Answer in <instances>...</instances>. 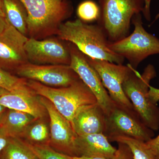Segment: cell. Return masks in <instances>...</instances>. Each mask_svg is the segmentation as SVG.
Segmentation results:
<instances>
[{
	"label": "cell",
	"mask_w": 159,
	"mask_h": 159,
	"mask_svg": "<svg viewBox=\"0 0 159 159\" xmlns=\"http://www.w3.org/2000/svg\"><path fill=\"white\" fill-rule=\"evenodd\" d=\"M57 35L91 58L118 64H122L125 59L110 48V41L100 26L88 25L79 19L67 21L60 26Z\"/></svg>",
	"instance_id": "6da1fadb"
},
{
	"label": "cell",
	"mask_w": 159,
	"mask_h": 159,
	"mask_svg": "<svg viewBox=\"0 0 159 159\" xmlns=\"http://www.w3.org/2000/svg\"><path fill=\"white\" fill-rule=\"evenodd\" d=\"M28 13L27 36L43 39L57 35L63 21L73 9L66 0H20Z\"/></svg>",
	"instance_id": "7a4b0ae2"
},
{
	"label": "cell",
	"mask_w": 159,
	"mask_h": 159,
	"mask_svg": "<svg viewBox=\"0 0 159 159\" xmlns=\"http://www.w3.org/2000/svg\"><path fill=\"white\" fill-rule=\"evenodd\" d=\"M28 85L38 96L49 100L71 124L80 110L97 102L93 92L80 79L64 87H51L29 80Z\"/></svg>",
	"instance_id": "3957f363"
},
{
	"label": "cell",
	"mask_w": 159,
	"mask_h": 159,
	"mask_svg": "<svg viewBox=\"0 0 159 159\" xmlns=\"http://www.w3.org/2000/svg\"><path fill=\"white\" fill-rule=\"evenodd\" d=\"M156 76L154 67L149 64L142 74L134 70L122 85L124 93L142 122L153 131L159 129V107L151 100L148 92L151 81Z\"/></svg>",
	"instance_id": "277c9868"
},
{
	"label": "cell",
	"mask_w": 159,
	"mask_h": 159,
	"mask_svg": "<svg viewBox=\"0 0 159 159\" xmlns=\"http://www.w3.org/2000/svg\"><path fill=\"white\" fill-rule=\"evenodd\" d=\"M99 23L110 42L127 36L133 17L143 11L144 0H98Z\"/></svg>",
	"instance_id": "5b68a950"
},
{
	"label": "cell",
	"mask_w": 159,
	"mask_h": 159,
	"mask_svg": "<svg viewBox=\"0 0 159 159\" xmlns=\"http://www.w3.org/2000/svg\"><path fill=\"white\" fill-rule=\"evenodd\" d=\"M132 22L134 28L132 33L115 42H110L109 48L136 69L148 56L159 54V39L144 29L141 13L135 15Z\"/></svg>",
	"instance_id": "8992f818"
},
{
	"label": "cell",
	"mask_w": 159,
	"mask_h": 159,
	"mask_svg": "<svg viewBox=\"0 0 159 159\" xmlns=\"http://www.w3.org/2000/svg\"><path fill=\"white\" fill-rule=\"evenodd\" d=\"M103 134L109 141L115 137L125 136L146 142L153 138L154 133L143 123L135 110L126 108L115 102L106 116Z\"/></svg>",
	"instance_id": "52a82bcc"
},
{
	"label": "cell",
	"mask_w": 159,
	"mask_h": 159,
	"mask_svg": "<svg viewBox=\"0 0 159 159\" xmlns=\"http://www.w3.org/2000/svg\"><path fill=\"white\" fill-rule=\"evenodd\" d=\"M86 57L90 64L99 74L102 84L108 91L110 96L114 102L126 108L134 110L132 103L124 93L122 85L135 69L129 64L123 66L107 61Z\"/></svg>",
	"instance_id": "ba28073f"
},
{
	"label": "cell",
	"mask_w": 159,
	"mask_h": 159,
	"mask_svg": "<svg viewBox=\"0 0 159 159\" xmlns=\"http://www.w3.org/2000/svg\"><path fill=\"white\" fill-rule=\"evenodd\" d=\"M54 37L28 39L25 50L29 62L37 65H70V43Z\"/></svg>",
	"instance_id": "9c48e42d"
},
{
	"label": "cell",
	"mask_w": 159,
	"mask_h": 159,
	"mask_svg": "<svg viewBox=\"0 0 159 159\" xmlns=\"http://www.w3.org/2000/svg\"><path fill=\"white\" fill-rule=\"evenodd\" d=\"M70 48L71 61L69 66L93 92L98 104L107 116L115 102L106 90L99 74L90 64L85 55L72 43H70Z\"/></svg>",
	"instance_id": "30bf717a"
},
{
	"label": "cell",
	"mask_w": 159,
	"mask_h": 159,
	"mask_svg": "<svg viewBox=\"0 0 159 159\" xmlns=\"http://www.w3.org/2000/svg\"><path fill=\"white\" fill-rule=\"evenodd\" d=\"M15 74L51 87L68 86L80 79L70 66L64 65H37L28 62L20 67Z\"/></svg>",
	"instance_id": "8fae6325"
},
{
	"label": "cell",
	"mask_w": 159,
	"mask_h": 159,
	"mask_svg": "<svg viewBox=\"0 0 159 159\" xmlns=\"http://www.w3.org/2000/svg\"><path fill=\"white\" fill-rule=\"evenodd\" d=\"M28 39L7 20L0 34V67L14 74L20 67L29 62L25 50Z\"/></svg>",
	"instance_id": "7c38bea8"
},
{
	"label": "cell",
	"mask_w": 159,
	"mask_h": 159,
	"mask_svg": "<svg viewBox=\"0 0 159 159\" xmlns=\"http://www.w3.org/2000/svg\"><path fill=\"white\" fill-rule=\"evenodd\" d=\"M39 99L50 118V136L52 145L65 152L66 154L75 157V141L77 135L70 122L48 99L41 96Z\"/></svg>",
	"instance_id": "4fadbf2b"
},
{
	"label": "cell",
	"mask_w": 159,
	"mask_h": 159,
	"mask_svg": "<svg viewBox=\"0 0 159 159\" xmlns=\"http://www.w3.org/2000/svg\"><path fill=\"white\" fill-rule=\"evenodd\" d=\"M71 125L77 136L104 134L106 115L98 102L82 108L73 119Z\"/></svg>",
	"instance_id": "5bb4252c"
},
{
	"label": "cell",
	"mask_w": 159,
	"mask_h": 159,
	"mask_svg": "<svg viewBox=\"0 0 159 159\" xmlns=\"http://www.w3.org/2000/svg\"><path fill=\"white\" fill-rule=\"evenodd\" d=\"M118 149L110 143L102 134L77 136L75 141V157L112 158L116 156Z\"/></svg>",
	"instance_id": "9a60e30c"
},
{
	"label": "cell",
	"mask_w": 159,
	"mask_h": 159,
	"mask_svg": "<svg viewBox=\"0 0 159 159\" xmlns=\"http://www.w3.org/2000/svg\"><path fill=\"white\" fill-rule=\"evenodd\" d=\"M34 92L29 93H9L0 97V104L9 109L30 114L36 120L44 117L47 110L39 97Z\"/></svg>",
	"instance_id": "2e32d148"
},
{
	"label": "cell",
	"mask_w": 159,
	"mask_h": 159,
	"mask_svg": "<svg viewBox=\"0 0 159 159\" xmlns=\"http://www.w3.org/2000/svg\"><path fill=\"white\" fill-rule=\"evenodd\" d=\"M35 120L30 114L8 109L0 126L10 138H18Z\"/></svg>",
	"instance_id": "e0dca14e"
},
{
	"label": "cell",
	"mask_w": 159,
	"mask_h": 159,
	"mask_svg": "<svg viewBox=\"0 0 159 159\" xmlns=\"http://www.w3.org/2000/svg\"><path fill=\"white\" fill-rule=\"evenodd\" d=\"M5 17L8 22L27 36L28 13L20 0H1ZM28 37V36H27Z\"/></svg>",
	"instance_id": "ac0fdd59"
},
{
	"label": "cell",
	"mask_w": 159,
	"mask_h": 159,
	"mask_svg": "<svg viewBox=\"0 0 159 159\" xmlns=\"http://www.w3.org/2000/svg\"><path fill=\"white\" fill-rule=\"evenodd\" d=\"M1 155L4 159H38L28 143L17 138H10Z\"/></svg>",
	"instance_id": "d6986e66"
},
{
	"label": "cell",
	"mask_w": 159,
	"mask_h": 159,
	"mask_svg": "<svg viewBox=\"0 0 159 159\" xmlns=\"http://www.w3.org/2000/svg\"><path fill=\"white\" fill-rule=\"evenodd\" d=\"M0 87L10 93H29L33 92L28 85V80L16 76L1 67Z\"/></svg>",
	"instance_id": "ffe728a7"
},
{
	"label": "cell",
	"mask_w": 159,
	"mask_h": 159,
	"mask_svg": "<svg viewBox=\"0 0 159 159\" xmlns=\"http://www.w3.org/2000/svg\"><path fill=\"white\" fill-rule=\"evenodd\" d=\"M109 141L127 145L130 148L134 159H157L146 142L143 141L125 136L115 137Z\"/></svg>",
	"instance_id": "44dd1931"
},
{
	"label": "cell",
	"mask_w": 159,
	"mask_h": 159,
	"mask_svg": "<svg viewBox=\"0 0 159 159\" xmlns=\"http://www.w3.org/2000/svg\"><path fill=\"white\" fill-rule=\"evenodd\" d=\"M28 139L37 145H46L49 140V129L44 122H38L32 123L25 133ZM24 133V134H25Z\"/></svg>",
	"instance_id": "7402d4cb"
},
{
	"label": "cell",
	"mask_w": 159,
	"mask_h": 159,
	"mask_svg": "<svg viewBox=\"0 0 159 159\" xmlns=\"http://www.w3.org/2000/svg\"><path fill=\"white\" fill-rule=\"evenodd\" d=\"M77 16L84 22H90L99 19L100 9L97 3L91 0L84 1L77 7Z\"/></svg>",
	"instance_id": "603a6c76"
},
{
	"label": "cell",
	"mask_w": 159,
	"mask_h": 159,
	"mask_svg": "<svg viewBox=\"0 0 159 159\" xmlns=\"http://www.w3.org/2000/svg\"><path fill=\"white\" fill-rule=\"evenodd\" d=\"M28 145L38 159H73L70 156L57 152L48 145Z\"/></svg>",
	"instance_id": "cb8c5ba5"
},
{
	"label": "cell",
	"mask_w": 159,
	"mask_h": 159,
	"mask_svg": "<svg viewBox=\"0 0 159 159\" xmlns=\"http://www.w3.org/2000/svg\"><path fill=\"white\" fill-rule=\"evenodd\" d=\"M119 148L116 155L112 158L103 157H72L73 159H134L130 148L125 144L118 143Z\"/></svg>",
	"instance_id": "d4e9b609"
},
{
	"label": "cell",
	"mask_w": 159,
	"mask_h": 159,
	"mask_svg": "<svg viewBox=\"0 0 159 159\" xmlns=\"http://www.w3.org/2000/svg\"><path fill=\"white\" fill-rule=\"evenodd\" d=\"M145 142L157 159H159V135Z\"/></svg>",
	"instance_id": "484cf974"
},
{
	"label": "cell",
	"mask_w": 159,
	"mask_h": 159,
	"mask_svg": "<svg viewBox=\"0 0 159 159\" xmlns=\"http://www.w3.org/2000/svg\"><path fill=\"white\" fill-rule=\"evenodd\" d=\"M9 139L10 137L7 135L5 131L0 126V154L7 146Z\"/></svg>",
	"instance_id": "4316f807"
},
{
	"label": "cell",
	"mask_w": 159,
	"mask_h": 159,
	"mask_svg": "<svg viewBox=\"0 0 159 159\" xmlns=\"http://www.w3.org/2000/svg\"><path fill=\"white\" fill-rule=\"evenodd\" d=\"M148 94L151 100L154 103L157 104V102L159 101V89L150 86Z\"/></svg>",
	"instance_id": "83f0119b"
},
{
	"label": "cell",
	"mask_w": 159,
	"mask_h": 159,
	"mask_svg": "<svg viewBox=\"0 0 159 159\" xmlns=\"http://www.w3.org/2000/svg\"><path fill=\"white\" fill-rule=\"evenodd\" d=\"M151 0H144V7L142 13L145 19L148 21L151 20L150 5Z\"/></svg>",
	"instance_id": "f1b7e54d"
},
{
	"label": "cell",
	"mask_w": 159,
	"mask_h": 159,
	"mask_svg": "<svg viewBox=\"0 0 159 159\" xmlns=\"http://www.w3.org/2000/svg\"><path fill=\"white\" fill-rule=\"evenodd\" d=\"M7 20L6 18H4L0 16V34L4 31L6 28Z\"/></svg>",
	"instance_id": "f546056e"
},
{
	"label": "cell",
	"mask_w": 159,
	"mask_h": 159,
	"mask_svg": "<svg viewBox=\"0 0 159 159\" xmlns=\"http://www.w3.org/2000/svg\"><path fill=\"white\" fill-rule=\"evenodd\" d=\"M8 109V108H6L4 106L0 104V124Z\"/></svg>",
	"instance_id": "4dcf8cb0"
},
{
	"label": "cell",
	"mask_w": 159,
	"mask_h": 159,
	"mask_svg": "<svg viewBox=\"0 0 159 159\" xmlns=\"http://www.w3.org/2000/svg\"><path fill=\"white\" fill-rule=\"evenodd\" d=\"M9 93H10V92L7 91V90L5 89L0 87V97H2L3 95Z\"/></svg>",
	"instance_id": "1f68e13d"
},
{
	"label": "cell",
	"mask_w": 159,
	"mask_h": 159,
	"mask_svg": "<svg viewBox=\"0 0 159 159\" xmlns=\"http://www.w3.org/2000/svg\"><path fill=\"white\" fill-rule=\"evenodd\" d=\"M0 16L2 17H5V14H4V11H3L2 6V2H1V0H0Z\"/></svg>",
	"instance_id": "d6a6232c"
},
{
	"label": "cell",
	"mask_w": 159,
	"mask_h": 159,
	"mask_svg": "<svg viewBox=\"0 0 159 159\" xmlns=\"http://www.w3.org/2000/svg\"><path fill=\"white\" fill-rule=\"evenodd\" d=\"M159 18V13H158V14L156 16L154 20V22L156 20H157V19H158Z\"/></svg>",
	"instance_id": "836d02e7"
},
{
	"label": "cell",
	"mask_w": 159,
	"mask_h": 159,
	"mask_svg": "<svg viewBox=\"0 0 159 159\" xmlns=\"http://www.w3.org/2000/svg\"><path fill=\"white\" fill-rule=\"evenodd\" d=\"M0 159H4L2 157V155L0 156Z\"/></svg>",
	"instance_id": "e575fe53"
},
{
	"label": "cell",
	"mask_w": 159,
	"mask_h": 159,
	"mask_svg": "<svg viewBox=\"0 0 159 159\" xmlns=\"http://www.w3.org/2000/svg\"><path fill=\"white\" fill-rule=\"evenodd\" d=\"M66 1H68V0H66Z\"/></svg>",
	"instance_id": "d590c367"
}]
</instances>
